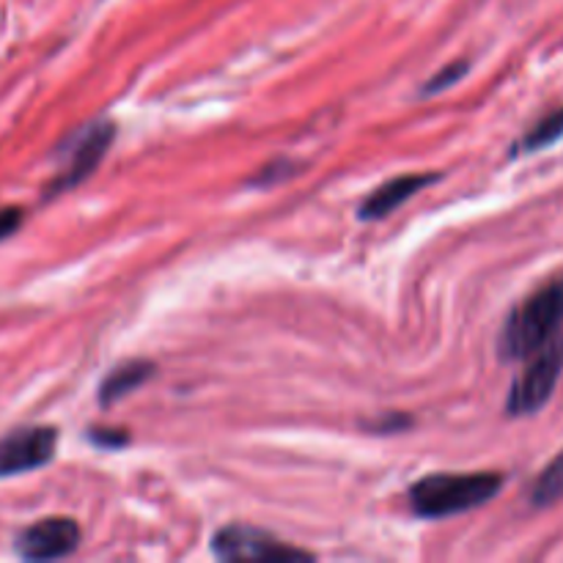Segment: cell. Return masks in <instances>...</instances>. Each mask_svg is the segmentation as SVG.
<instances>
[{
	"instance_id": "1",
	"label": "cell",
	"mask_w": 563,
	"mask_h": 563,
	"mask_svg": "<svg viewBox=\"0 0 563 563\" xmlns=\"http://www.w3.org/2000/svg\"><path fill=\"white\" fill-rule=\"evenodd\" d=\"M563 330V278L550 280L525 297L512 313L497 338L503 360H525L541 346L558 338Z\"/></svg>"
},
{
	"instance_id": "2",
	"label": "cell",
	"mask_w": 563,
	"mask_h": 563,
	"mask_svg": "<svg viewBox=\"0 0 563 563\" xmlns=\"http://www.w3.org/2000/svg\"><path fill=\"white\" fill-rule=\"evenodd\" d=\"M503 490L501 473H432L410 486V506L424 519L473 512Z\"/></svg>"
},
{
	"instance_id": "3",
	"label": "cell",
	"mask_w": 563,
	"mask_h": 563,
	"mask_svg": "<svg viewBox=\"0 0 563 563\" xmlns=\"http://www.w3.org/2000/svg\"><path fill=\"white\" fill-rule=\"evenodd\" d=\"M563 374V335L552 338L550 344L541 346L539 352L530 355L528 366L519 371L508 391L506 410L508 415H533L550 402L558 380Z\"/></svg>"
},
{
	"instance_id": "4",
	"label": "cell",
	"mask_w": 563,
	"mask_h": 563,
	"mask_svg": "<svg viewBox=\"0 0 563 563\" xmlns=\"http://www.w3.org/2000/svg\"><path fill=\"white\" fill-rule=\"evenodd\" d=\"M116 127L113 122H91L83 129L72 135L67 143H61V171H58L56 182L50 184V193H61L83 182L85 176L94 173L105 151L111 149Z\"/></svg>"
},
{
	"instance_id": "5",
	"label": "cell",
	"mask_w": 563,
	"mask_h": 563,
	"mask_svg": "<svg viewBox=\"0 0 563 563\" xmlns=\"http://www.w3.org/2000/svg\"><path fill=\"white\" fill-rule=\"evenodd\" d=\"M215 555L223 561H308L311 552L284 544L275 536L248 525H229L212 539Z\"/></svg>"
},
{
	"instance_id": "6",
	"label": "cell",
	"mask_w": 563,
	"mask_h": 563,
	"mask_svg": "<svg viewBox=\"0 0 563 563\" xmlns=\"http://www.w3.org/2000/svg\"><path fill=\"white\" fill-rule=\"evenodd\" d=\"M58 432L53 426H23L0 437V479L39 470L56 457Z\"/></svg>"
},
{
	"instance_id": "7",
	"label": "cell",
	"mask_w": 563,
	"mask_h": 563,
	"mask_svg": "<svg viewBox=\"0 0 563 563\" xmlns=\"http://www.w3.org/2000/svg\"><path fill=\"white\" fill-rule=\"evenodd\" d=\"M80 525L69 517H50L18 536V552L25 561H56L78 550Z\"/></svg>"
},
{
	"instance_id": "8",
	"label": "cell",
	"mask_w": 563,
	"mask_h": 563,
	"mask_svg": "<svg viewBox=\"0 0 563 563\" xmlns=\"http://www.w3.org/2000/svg\"><path fill=\"white\" fill-rule=\"evenodd\" d=\"M437 173H404V176L391 179L382 187L371 193L366 202L360 204V220H382L393 212V209L402 207L407 198H413L415 193H421L426 184L437 182Z\"/></svg>"
},
{
	"instance_id": "9",
	"label": "cell",
	"mask_w": 563,
	"mask_h": 563,
	"mask_svg": "<svg viewBox=\"0 0 563 563\" xmlns=\"http://www.w3.org/2000/svg\"><path fill=\"white\" fill-rule=\"evenodd\" d=\"M149 377H154V363L149 360H129L113 368L105 380L100 382V404H113L124 399L127 393L138 391Z\"/></svg>"
},
{
	"instance_id": "10",
	"label": "cell",
	"mask_w": 563,
	"mask_h": 563,
	"mask_svg": "<svg viewBox=\"0 0 563 563\" xmlns=\"http://www.w3.org/2000/svg\"><path fill=\"white\" fill-rule=\"evenodd\" d=\"M561 138H563V107H558V111L547 113L544 118H539V122L533 124V129L514 143V154H530V151L547 149V146H552Z\"/></svg>"
},
{
	"instance_id": "11",
	"label": "cell",
	"mask_w": 563,
	"mask_h": 563,
	"mask_svg": "<svg viewBox=\"0 0 563 563\" xmlns=\"http://www.w3.org/2000/svg\"><path fill=\"white\" fill-rule=\"evenodd\" d=\"M561 497H563V451L558 453L544 470H541L539 479H536L533 486H530V503L539 508L552 506V503H558Z\"/></svg>"
},
{
	"instance_id": "12",
	"label": "cell",
	"mask_w": 563,
	"mask_h": 563,
	"mask_svg": "<svg viewBox=\"0 0 563 563\" xmlns=\"http://www.w3.org/2000/svg\"><path fill=\"white\" fill-rule=\"evenodd\" d=\"M468 72H470V64H468V61H453V64H448V67L443 69V72L432 74L429 83L424 85V94H440V91L451 89L453 83H459V80H462Z\"/></svg>"
},
{
	"instance_id": "13",
	"label": "cell",
	"mask_w": 563,
	"mask_h": 563,
	"mask_svg": "<svg viewBox=\"0 0 563 563\" xmlns=\"http://www.w3.org/2000/svg\"><path fill=\"white\" fill-rule=\"evenodd\" d=\"M127 432L118 429H91V443L100 448H122L127 443Z\"/></svg>"
},
{
	"instance_id": "14",
	"label": "cell",
	"mask_w": 563,
	"mask_h": 563,
	"mask_svg": "<svg viewBox=\"0 0 563 563\" xmlns=\"http://www.w3.org/2000/svg\"><path fill=\"white\" fill-rule=\"evenodd\" d=\"M23 223V212L20 209H0V240L12 237Z\"/></svg>"
},
{
	"instance_id": "15",
	"label": "cell",
	"mask_w": 563,
	"mask_h": 563,
	"mask_svg": "<svg viewBox=\"0 0 563 563\" xmlns=\"http://www.w3.org/2000/svg\"><path fill=\"white\" fill-rule=\"evenodd\" d=\"M413 424L410 418H404V415H388L382 424H366L368 432H377V435H388V432H402L407 429V426Z\"/></svg>"
}]
</instances>
